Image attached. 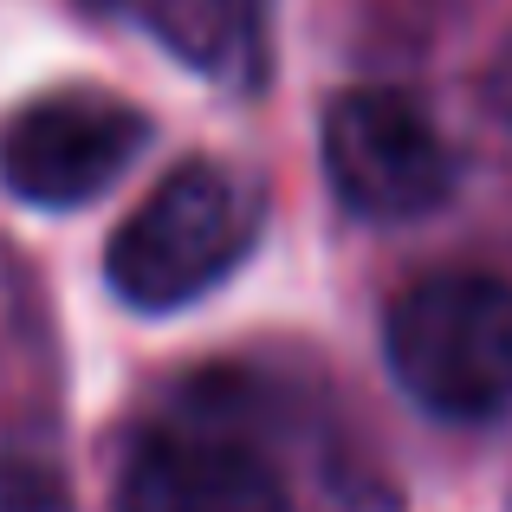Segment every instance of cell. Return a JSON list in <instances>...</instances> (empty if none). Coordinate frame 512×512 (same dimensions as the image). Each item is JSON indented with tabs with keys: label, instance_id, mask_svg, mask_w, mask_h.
<instances>
[{
	"label": "cell",
	"instance_id": "7",
	"mask_svg": "<svg viewBox=\"0 0 512 512\" xmlns=\"http://www.w3.org/2000/svg\"><path fill=\"white\" fill-rule=\"evenodd\" d=\"M487 111L512 130V39L500 46V59L487 65Z\"/></svg>",
	"mask_w": 512,
	"mask_h": 512
},
{
	"label": "cell",
	"instance_id": "2",
	"mask_svg": "<svg viewBox=\"0 0 512 512\" xmlns=\"http://www.w3.org/2000/svg\"><path fill=\"white\" fill-rule=\"evenodd\" d=\"M383 350L402 396L441 422L512 409V286L493 273H428L389 305Z\"/></svg>",
	"mask_w": 512,
	"mask_h": 512
},
{
	"label": "cell",
	"instance_id": "6",
	"mask_svg": "<svg viewBox=\"0 0 512 512\" xmlns=\"http://www.w3.org/2000/svg\"><path fill=\"white\" fill-rule=\"evenodd\" d=\"M91 20L163 46L175 65L227 91L266 85V7L260 0H85Z\"/></svg>",
	"mask_w": 512,
	"mask_h": 512
},
{
	"label": "cell",
	"instance_id": "1",
	"mask_svg": "<svg viewBox=\"0 0 512 512\" xmlns=\"http://www.w3.org/2000/svg\"><path fill=\"white\" fill-rule=\"evenodd\" d=\"M260 240V188L227 163H175L104 247V279L137 312H182L221 279Z\"/></svg>",
	"mask_w": 512,
	"mask_h": 512
},
{
	"label": "cell",
	"instance_id": "3",
	"mask_svg": "<svg viewBox=\"0 0 512 512\" xmlns=\"http://www.w3.org/2000/svg\"><path fill=\"white\" fill-rule=\"evenodd\" d=\"M325 182L357 221H422L454 195V150L435 117L389 85L338 91L325 111Z\"/></svg>",
	"mask_w": 512,
	"mask_h": 512
},
{
	"label": "cell",
	"instance_id": "5",
	"mask_svg": "<svg viewBox=\"0 0 512 512\" xmlns=\"http://www.w3.org/2000/svg\"><path fill=\"white\" fill-rule=\"evenodd\" d=\"M117 512H292L286 480L227 428H169L130 454Z\"/></svg>",
	"mask_w": 512,
	"mask_h": 512
},
{
	"label": "cell",
	"instance_id": "4",
	"mask_svg": "<svg viewBox=\"0 0 512 512\" xmlns=\"http://www.w3.org/2000/svg\"><path fill=\"white\" fill-rule=\"evenodd\" d=\"M150 143V117L130 98L65 85L20 104L0 124V182L26 208H85L117 182Z\"/></svg>",
	"mask_w": 512,
	"mask_h": 512
}]
</instances>
